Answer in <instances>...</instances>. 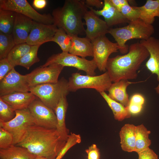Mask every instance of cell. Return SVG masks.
<instances>
[{"label": "cell", "mask_w": 159, "mask_h": 159, "mask_svg": "<svg viewBox=\"0 0 159 159\" xmlns=\"http://www.w3.org/2000/svg\"><path fill=\"white\" fill-rule=\"evenodd\" d=\"M66 143L56 129L34 125L28 128L21 140L16 145L26 148L37 156L55 159Z\"/></svg>", "instance_id": "cell-1"}, {"label": "cell", "mask_w": 159, "mask_h": 159, "mask_svg": "<svg viewBox=\"0 0 159 159\" xmlns=\"http://www.w3.org/2000/svg\"><path fill=\"white\" fill-rule=\"evenodd\" d=\"M149 56V52L146 48L138 42L129 46L127 53L109 58L106 71L113 82L122 80L136 79L138 76L137 71Z\"/></svg>", "instance_id": "cell-2"}, {"label": "cell", "mask_w": 159, "mask_h": 159, "mask_svg": "<svg viewBox=\"0 0 159 159\" xmlns=\"http://www.w3.org/2000/svg\"><path fill=\"white\" fill-rule=\"evenodd\" d=\"M88 11L84 0H65L62 7L53 10L54 24L70 36L85 35L82 20Z\"/></svg>", "instance_id": "cell-3"}, {"label": "cell", "mask_w": 159, "mask_h": 159, "mask_svg": "<svg viewBox=\"0 0 159 159\" xmlns=\"http://www.w3.org/2000/svg\"><path fill=\"white\" fill-rule=\"evenodd\" d=\"M154 30L152 24H146L139 19L130 22L124 26L110 28L108 33L116 41L119 47L120 52L125 54L129 50V46L126 44L127 41L133 39L147 40L152 36Z\"/></svg>", "instance_id": "cell-4"}, {"label": "cell", "mask_w": 159, "mask_h": 159, "mask_svg": "<svg viewBox=\"0 0 159 159\" xmlns=\"http://www.w3.org/2000/svg\"><path fill=\"white\" fill-rule=\"evenodd\" d=\"M30 92L54 111L61 99L70 92L68 81L64 77L55 83L44 84L30 88Z\"/></svg>", "instance_id": "cell-5"}, {"label": "cell", "mask_w": 159, "mask_h": 159, "mask_svg": "<svg viewBox=\"0 0 159 159\" xmlns=\"http://www.w3.org/2000/svg\"><path fill=\"white\" fill-rule=\"evenodd\" d=\"M68 82L69 92H75L83 88H91L99 93L107 91L112 84L108 72L97 76L81 75L76 72L72 74Z\"/></svg>", "instance_id": "cell-6"}, {"label": "cell", "mask_w": 159, "mask_h": 159, "mask_svg": "<svg viewBox=\"0 0 159 159\" xmlns=\"http://www.w3.org/2000/svg\"><path fill=\"white\" fill-rule=\"evenodd\" d=\"M56 64L65 66L75 68L78 70L85 72L87 75L95 76V70L97 68L95 61L93 59L88 60L85 58H80L69 52H62L54 54L49 57L45 63L40 66L46 67Z\"/></svg>", "instance_id": "cell-7"}, {"label": "cell", "mask_w": 159, "mask_h": 159, "mask_svg": "<svg viewBox=\"0 0 159 159\" xmlns=\"http://www.w3.org/2000/svg\"><path fill=\"white\" fill-rule=\"evenodd\" d=\"M15 117L6 122H0V127L9 132L13 138V145L21 140L30 126L35 125L34 120L28 108L15 111Z\"/></svg>", "instance_id": "cell-8"}, {"label": "cell", "mask_w": 159, "mask_h": 159, "mask_svg": "<svg viewBox=\"0 0 159 159\" xmlns=\"http://www.w3.org/2000/svg\"><path fill=\"white\" fill-rule=\"evenodd\" d=\"M0 8L21 14L39 23L48 24H54L52 15L40 14L26 0H0Z\"/></svg>", "instance_id": "cell-9"}, {"label": "cell", "mask_w": 159, "mask_h": 159, "mask_svg": "<svg viewBox=\"0 0 159 159\" xmlns=\"http://www.w3.org/2000/svg\"><path fill=\"white\" fill-rule=\"evenodd\" d=\"M93 59L97 68L101 72L106 71V67L109 57L119 49L117 43L110 41L105 35L100 36L91 41Z\"/></svg>", "instance_id": "cell-10"}, {"label": "cell", "mask_w": 159, "mask_h": 159, "mask_svg": "<svg viewBox=\"0 0 159 159\" xmlns=\"http://www.w3.org/2000/svg\"><path fill=\"white\" fill-rule=\"evenodd\" d=\"M64 67L61 65L53 64L47 67L36 68L25 75L29 87L31 88L41 84L57 82Z\"/></svg>", "instance_id": "cell-11"}, {"label": "cell", "mask_w": 159, "mask_h": 159, "mask_svg": "<svg viewBox=\"0 0 159 159\" xmlns=\"http://www.w3.org/2000/svg\"><path fill=\"white\" fill-rule=\"evenodd\" d=\"M28 108L33 117L35 125L56 129L57 122L54 111L38 98L31 103Z\"/></svg>", "instance_id": "cell-12"}, {"label": "cell", "mask_w": 159, "mask_h": 159, "mask_svg": "<svg viewBox=\"0 0 159 159\" xmlns=\"http://www.w3.org/2000/svg\"><path fill=\"white\" fill-rule=\"evenodd\" d=\"M26 75L19 74L13 68L0 81V97L15 92H30Z\"/></svg>", "instance_id": "cell-13"}, {"label": "cell", "mask_w": 159, "mask_h": 159, "mask_svg": "<svg viewBox=\"0 0 159 159\" xmlns=\"http://www.w3.org/2000/svg\"><path fill=\"white\" fill-rule=\"evenodd\" d=\"M58 28L54 24H48L34 21L26 43L31 46L52 42Z\"/></svg>", "instance_id": "cell-14"}, {"label": "cell", "mask_w": 159, "mask_h": 159, "mask_svg": "<svg viewBox=\"0 0 159 159\" xmlns=\"http://www.w3.org/2000/svg\"><path fill=\"white\" fill-rule=\"evenodd\" d=\"M90 9L85 14L83 19L87 26L86 37L91 42L108 33L110 28L104 20L100 18L91 9Z\"/></svg>", "instance_id": "cell-15"}, {"label": "cell", "mask_w": 159, "mask_h": 159, "mask_svg": "<svg viewBox=\"0 0 159 159\" xmlns=\"http://www.w3.org/2000/svg\"><path fill=\"white\" fill-rule=\"evenodd\" d=\"M140 42L145 47L149 53V57L145 64L147 69L157 76L158 84L155 88L159 94V39L151 36L147 40H141Z\"/></svg>", "instance_id": "cell-16"}, {"label": "cell", "mask_w": 159, "mask_h": 159, "mask_svg": "<svg viewBox=\"0 0 159 159\" xmlns=\"http://www.w3.org/2000/svg\"><path fill=\"white\" fill-rule=\"evenodd\" d=\"M104 5L100 10H96L91 7V9L98 16H102L105 21L109 27L120 24L128 22V21L113 5L110 0H104Z\"/></svg>", "instance_id": "cell-17"}, {"label": "cell", "mask_w": 159, "mask_h": 159, "mask_svg": "<svg viewBox=\"0 0 159 159\" xmlns=\"http://www.w3.org/2000/svg\"><path fill=\"white\" fill-rule=\"evenodd\" d=\"M34 21L21 14L16 12L12 34L16 44L25 43L32 28Z\"/></svg>", "instance_id": "cell-18"}, {"label": "cell", "mask_w": 159, "mask_h": 159, "mask_svg": "<svg viewBox=\"0 0 159 159\" xmlns=\"http://www.w3.org/2000/svg\"><path fill=\"white\" fill-rule=\"evenodd\" d=\"M37 97L30 92H15L0 97L15 111L28 108Z\"/></svg>", "instance_id": "cell-19"}, {"label": "cell", "mask_w": 159, "mask_h": 159, "mask_svg": "<svg viewBox=\"0 0 159 159\" xmlns=\"http://www.w3.org/2000/svg\"><path fill=\"white\" fill-rule=\"evenodd\" d=\"M138 82H131L126 80L114 82L107 90L108 95L112 99L127 107L130 102L129 95L127 92V88L130 85Z\"/></svg>", "instance_id": "cell-20"}, {"label": "cell", "mask_w": 159, "mask_h": 159, "mask_svg": "<svg viewBox=\"0 0 159 159\" xmlns=\"http://www.w3.org/2000/svg\"><path fill=\"white\" fill-rule=\"evenodd\" d=\"M68 105L66 97H63L60 100L54 111L57 122L56 129L62 139L66 141L69 135V130L65 123L66 115Z\"/></svg>", "instance_id": "cell-21"}, {"label": "cell", "mask_w": 159, "mask_h": 159, "mask_svg": "<svg viewBox=\"0 0 159 159\" xmlns=\"http://www.w3.org/2000/svg\"><path fill=\"white\" fill-rule=\"evenodd\" d=\"M69 52L83 58L87 57H93L92 42L86 37L72 36L71 45Z\"/></svg>", "instance_id": "cell-22"}, {"label": "cell", "mask_w": 159, "mask_h": 159, "mask_svg": "<svg viewBox=\"0 0 159 159\" xmlns=\"http://www.w3.org/2000/svg\"><path fill=\"white\" fill-rule=\"evenodd\" d=\"M136 126L133 124H125L120 132V143L123 150L128 152H135Z\"/></svg>", "instance_id": "cell-23"}, {"label": "cell", "mask_w": 159, "mask_h": 159, "mask_svg": "<svg viewBox=\"0 0 159 159\" xmlns=\"http://www.w3.org/2000/svg\"><path fill=\"white\" fill-rule=\"evenodd\" d=\"M140 12V19L146 24H152L155 18H159V0H147L143 5L135 6Z\"/></svg>", "instance_id": "cell-24"}, {"label": "cell", "mask_w": 159, "mask_h": 159, "mask_svg": "<svg viewBox=\"0 0 159 159\" xmlns=\"http://www.w3.org/2000/svg\"><path fill=\"white\" fill-rule=\"evenodd\" d=\"M37 157L26 148L16 145L0 149L1 159H34Z\"/></svg>", "instance_id": "cell-25"}, {"label": "cell", "mask_w": 159, "mask_h": 159, "mask_svg": "<svg viewBox=\"0 0 159 159\" xmlns=\"http://www.w3.org/2000/svg\"><path fill=\"white\" fill-rule=\"evenodd\" d=\"M99 93L112 110L115 120L122 121L131 117V114L127 107L111 99L105 92Z\"/></svg>", "instance_id": "cell-26"}, {"label": "cell", "mask_w": 159, "mask_h": 159, "mask_svg": "<svg viewBox=\"0 0 159 159\" xmlns=\"http://www.w3.org/2000/svg\"><path fill=\"white\" fill-rule=\"evenodd\" d=\"M150 133L143 124L136 126L135 152L138 153L149 147L151 144L149 138Z\"/></svg>", "instance_id": "cell-27"}, {"label": "cell", "mask_w": 159, "mask_h": 159, "mask_svg": "<svg viewBox=\"0 0 159 159\" xmlns=\"http://www.w3.org/2000/svg\"><path fill=\"white\" fill-rule=\"evenodd\" d=\"M15 15L14 11L0 8V32L12 34Z\"/></svg>", "instance_id": "cell-28"}, {"label": "cell", "mask_w": 159, "mask_h": 159, "mask_svg": "<svg viewBox=\"0 0 159 159\" xmlns=\"http://www.w3.org/2000/svg\"><path fill=\"white\" fill-rule=\"evenodd\" d=\"M31 46L26 42L16 44L9 53L7 59L15 67L19 61L29 52Z\"/></svg>", "instance_id": "cell-29"}, {"label": "cell", "mask_w": 159, "mask_h": 159, "mask_svg": "<svg viewBox=\"0 0 159 159\" xmlns=\"http://www.w3.org/2000/svg\"><path fill=\"white\" fill-rule=\"evenodd\" d=\"M40 46H32L29 52L19 61L16 66H21L28 70L33 64L39 62L37 53Z\"/></svg>", "instance_id": "cell-30"}, {"label": "cell", "mask_w": 159, "mask_h": 159, "mask_svg": "<svg viewBox=\"0 0 159 159\" xmlns=\"http://www.w3.org/2000/svg\"><path fill=\"white\" fill-rule=\"evenodd\" d=\"M16 44L12 34L0 32V60L7 58Z\"/></svg>", "instance_id": "cell-31"}, {"label": "cell", "mask_w": 159, "mask_h": 159, "mask_svg": "<svg viewBox=\"0 0 159 159\" xmlns=\"http://www.w3.org/2000/svg\"><path fill=\"white\" fill-rule=\"evenodd\" d=\"M72 39V37L67 34L63 30L58 28L52 42L57 44L62 52H69L71 45Z\"/></svg>", "instance_id": "cell-32"}, {"label": "cell", "mask_w": 159, "mask_h": 159, "mask_svg": "<svg viewBox=\"0 0 159 159\" xmlns=\"http://www.w3.org/2000/svg\"><path fill=\"white\" fill-rule=\"evenodd\" d=\"M15 115V111L0 98V122H8Z\"/></svg>", "instance_id": "cell-33"}, {"label": "cell", "mask_w": 159, "mask_h": 159, "mask_svg": "<svg viewBox=\"0 0 159 159\" xmlns=\"http://www.w3.org/2000/svg\"><path fill=\"white\" fill-rule=\"evenodd\" d=\"M120 12L129 22L140 19V12L135 6L125 5L122 7Z\"/></svg>", "instance_id": "cell-34"}, {"label": "cell", "mask_w": 159, "mask_h": 159, "mask_svg": "<svg viewBox=\"0 0 159 159\" xmlns=\"http://www.w3.org/2000/svg\"><path fill=\"white\" fill-rule=\"evenodd\" d=\"M13 138L8 131L0 127V149L6 148L13 145Z\"/></svg>", "instance_id": "cell-35"}, {"label": "cell", "mask_w": 159, "mask_h": 159, "mask_svg": "<svg viewBox=\"0 0 159 159\" xmlns=\"http://www.w3.org/2000/svg\"><path fill=\"white\" fill-rule=\"evenodd\" d=\"M14 68L7 58L0 60V81Z\"/></svg>", "instance_id": "cell-36"}, {"label": "cell", "mask_w": 159, "mask_h": 159, "mask_svg": "<svg viewBox=\"0 0 159 159\" xmlns=\"http://www.w3.org/2000/svg\"><path fill=\"white\" fill-rule=\"evenodd\" d=\"M85 152L87 155V159H100V150L96 144H92L89 146Z\"/></svg>", "instance_id": "cell-37"}, {"label": "cell", "mask_w": 159, "mask_h": 159, "mask_svg": "<svg viewBox=\"0 0 159 159\" xmlns=\"http://www.w3.org/2000/svg\"><path fill=\"white\" fill-rule=\"evenodd\" d=\"M138 154V159H159L158 155L149 147Z\"/></svg>", "instance_id": "cell-38"}, {"label": "cell", "mask_w": 159, "mask_h": 159, "mask_svg": "<svg viewBox=\"0 0 159 159\" xmlns=\"http://www.w3.org/2000/svg\"><path fill=\"white\" fill-rule=\"evenodd\" d=\"M84 1L87 7H95L98 9L102 8L104 5V1L100 0H85Z\"/></svg>", "instance_id": "cell-39"}, {"label": "cell", "mask_w": 159, "mask_h": 159, "mask_svg": "<svg viewBox=\"0 0 159 159\" xmlns=\"http://www.w3.org/2000/svg\"><path fill=\"white\" fill-rule=\"evenodd\" d=\"M145 99L143 97L139 94L133 95L130 100V103L142 106L144 104Z\"/></svg>", "instance_id": "cell-40"}, {"label": "cell", "mask_w": 159, "mask_h": 159, "mask_svg": "<svg viewBox=\"0 0 159 159\" xmlns=\"http://www.w3.org/2000/svg\"><path fill=\"white\" fill-rule=\"evenodd\" d=\"M127 107L131 114H136L140 112L143 107L142 105L129 102Z\"/></svg>", "instance_id": "cell-41"}, {"label": "cell", "mask_w": 159, "mask_h": 159, "mask_svg": "<svg viewBox=\"0 0 159 159\" xmlns=\"http://www.w3.org/2000/svg\"><path fill=\"white\" fill-rule=\"evenodd\" d=\"M120 12L122 7L124 6L129 4V1L127 0H110Z\"/></svg>", "instance_id": "cell-42"}, {"label": "cell", "mask_w": 159, "mask_h": 159, "mask_svg": "<svg viewBox=\"0 0 159 159\" xmlns=\"http://www.w3.org/2000/svg\"><path fill=\"white\" fill-rule=\"evenodd\" d=\"M47 1L46 0H34L33 5L38 9H42L44 8L47 5Z\"/></svg>", "instance_id": "cell-43"}, {"label": "cell", "mask_w": 159, "mask_h": 159, "mask_svg": "<svg viewBox=\"0 0 159 159\" xmlns=\"http://www.w3.org/2000/svg\"><path fill=\"white\" fill-rule=\"evenodd\" d=\"M34 159H46L45 158H44V157H39V156H37Z\"/></svg>", "instance_id": "cell-44"}]
</instances>
